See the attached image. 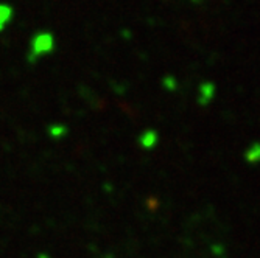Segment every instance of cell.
<instances>
[{
    "label": "cell",
    "mask_w": 260,
    "mask_h": 258,
    "mask_svg": "<svg viewBox=\"0 0 260 258\" xmlns=\"http://www.w3.org/2000/svg\"><path fill=\"white\" fill-rule=\"evenodd\" d=\"M55 49V42H53V36L50 33H38L35 34L31 45H30V53H28V59L35 61L39 59L45 55L52 53Z\"/></svg>",
    "instance_id": "obj_1"
},
{
    "label": "cell",
    "mask_w": 260,
    "mask_h": 258,
    "mask_svg": "<svg viewBox=\"0 0 260 258\" xmlns=\"http://www.w3.org/2000/svg\"><path fill=\"white\" fill-rule=\"evenodd\" d=\"M11 17H13V8L8 5H0V31L7 27V23L11 20Z\"/></svg>",
    "instance_id": "obj_2"
}]
</instances>
